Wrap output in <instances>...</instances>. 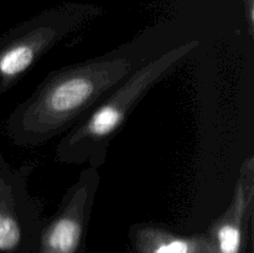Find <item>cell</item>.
I'll return each mask as SVG.
<instances>
[{
    "label": "cell",
    "mask_w": 254,
    "mask_h": 253,
    "mask_svg": "<svg viewBox=\"0 0 254 253\" xmlns=\"http://www.w3.org/2000/svg\"><path fill=\"white\" fill-rule=\"evenodd\" d=\"M148 57L144 39L52 71L6 121L16 146L37 148L69 130Z\"/></svg>",
    "instance_id": "obj_1"
},
{
    "label": "cell",
    "mask_w": 254,
    "mask_h": 253,
    "mask_svg": "<svg viewBox=\"0 0 254 253\" xmlns=\"http://www.w3.org/2000/svg\"><path fill=\"white\" fill-rule=\"evenodd\" d=\"M198 46L200 41L190 40L148 57L64 134L55 150V160L66 165L101 168L106 163L112 141L144 97L173 73Z\"/></svg>",
    "instance_id": "obj_2"
},
{
    "label": "cell",
    "mask_w": 254,
    "mask_h": 253,
    "mask_svg": "<svg viewBox=\"0 0 254 253\" xmlns=\"http://www.w3.org/2000/svg\"><path fill=\"white\" fill-rule=\"evenodd\" d=\"M104 14L89 2H62L37 12L0 36V94L19 83L57 44Z\"/></svg>",
    "instance_id": "obj_3"
},
{
    "label": "cell",
    "mask_w": 254,
    "mask_h": 253,
    "mask_svg": "<svg viewBox=\"0 0 254 253\" xmlns=\"http://www.w3.org/2000/svg\"><path fill=\"white\" fill-rule=\"evenodd\" d=\"M101 175L84 166L62 196L54 215L44 218L37 235L36 253H79L86 240Z\"/></svg>",
    "instance_id": "obj_4"
},
{
    "label": "cell",
    "mask_w": 254,
    "mask_h": 253,
    "mask_svg": "<svg viewBox=\"0 0 254 253\" xmlns=\"http://www.w3.org/2000/svg\"><path fill=\"white\" fill-rule=\"evenodd\" d=\"M31 170L30 165L12 168L0 154V253H25L36 245L45 217L29 192Z\"/></svg>",
    "instance_id": "obj_5"
},
{
    "label": "cell",
    "mask_w": 254,
    "mask_h": 253,
    "mask_svg": "<svg viewBox=\"0 0 254 253\" xmlns=\"http://www.w3.org/2000/svg\"><path fill=\"white\" fill-rule=\"evenodd\" d=\"M254 211V155L241 164L232 198L206 235L215 253H243Z\"/></svg>",
    "instance_id": "obj_6"
},
{
    "label": "cell",
    "mask_w": 254,
    "mask_h": 253,
    "mask_svg": "<svg viewBox=\"0 0 254 253\" xmlns=\"http://www.w3.org/2000/svg\"><path fill=\"white\" fill-rule=\"evenodd\" d=\"M129 235L135 253H215L206 232L185 236L155 223H136Z\"/></svg>",
    "instance_id": "obj_7"
}]
</instances>
